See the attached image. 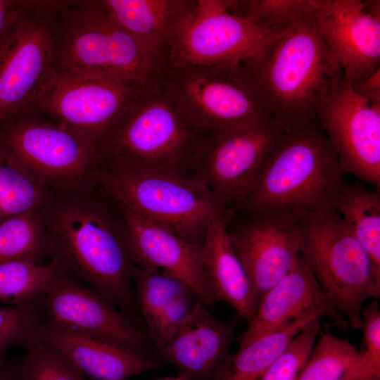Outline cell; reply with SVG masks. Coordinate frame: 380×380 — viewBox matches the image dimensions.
I'll return each mask as SVG.
<instances>
[{"instance_id":"obj_1","label":"cell","mask_w":380,"mask_h":380,"mask_svg":"<svg viewBox=\"0 0 380 380\" xmlns=\"http://www.w3.org/2000/svg\"><path fill=\"white\" fill-rule=\"evenodd\" d=\"M345 174L328 137L310 119L284 128L244 203L255 217L296 224L334 209Z\"/></svg>"},{"instance_id":"obj_2","label":"cell","mask_w":380,"mask_h":380,"mask_svg":"<svg viewBox=\"0 0 380 380\" xmlns=\"http://www.w3.org/2000/svg\"><path fill=\"white\" fill-rule=\"evenodd\" d=\"M42 213L61 267L115 306L130 309L134 264L123 222L85 191L56 197Z\"/></svg>"},{"instance_id":"obj_3","label":"cell","mask_w":380,"mask_h":380,"mask_svg":"<svg viewBox=\"0 0 380 380\" xmlns=\"http://www.w3.org/2000/svg\"><path fill=\"white\" fill-rule=\"evenodd\" d=\"M272 119L285 128L312 119L322 100L344 80L308 10H304L258 61L246 62Z\"/></svg>"},{"instance_id":"obj_4","label":"cell","mask_w":380,"mask_h":380,"mask_svg":"<svg viewBox=\"0 0 380 380\" xmlns=\"http://www.w3.org/2000/svg\"><path fill=\"white\" fill-rule=\"evenodd\" d=\"M206 134L191 122L160 77L101 139L103 165L182 172Z\"/></svg>"},{"instance_id":"obj_5","label":"cell","mask_w":380,"mask_h":380,"mask_svg":"<svg viewBox=\"0 0 380 380\" xmlns=\"http://www.w3.org/2000/svg\"><path fill=\"white\" fill-rule=\"evenodd\" d=\"M94 183L120 208L194 241L202 242L210 222L227 215L201 179L181 171L103 165Z\"/></svg>"},{"instance_id":"obj_6","label":"cell","mask_w":380,"mask_h":380,"mask_svg":"<svg viewBox=\"0 0 380 380\" xmlns=\"http://www.w3.org/2000/svg\"><path fill=\"white\" fill-rule=\"evenodd\" d=\"M298 229L303 260L349 327L361 329L365 303L380 297L366 251L334 209L305 216Z\"/></svg>"},{"instance_id":"obj_7","label":"cell","mask_w":380,"mask_h":380,"mask_svg":"<svg viewBox=\"0 0 380 380\" xmlns=\"http://www.w3.org/2000/svg\"><path fill=\"white\" fill-rule=\"evenodd\" d=\"M161 78L194 125L205 134L274 121L246 63L166 66Z\"/></svg>"},{"instance_id":"obj_8","label":"cell","mask_w":380,"mask_h":380,"mask_svg":"<svg viewBox=\"0 0 380 380\" xmlns=\"http://www.w3.org/2000/svg\"><path fill=\"white\" fill-rule=\"evenodd\" d=\"M67 4L56 68L100 74L146 84L165 66L141 43L111 20L93 1Z\"/></svg>"},{"instance_id":"obj_9","label":"cell","mask_w":380,"mask_h":380,"mask_svg":"<svg viewBox=\"0 0 380 380\" xmlns=\"http://www.w3.org/2000/svg\"><path fill=\"white\" fill-rule=\"evenodd\" d=\"M0 148L63 194L87 191L102 165L91 139L34 110L0 127Z\"/></svg>"},{"instance_id":"obj_10","label":"cell","mask_w":380,"mask_h":380,"mask_svg":"<svg viewBox=\"0 0 380 380\" xmlns=\"http://www.w3.org/2000/svg\"><path fill=\"white\" fill-rule=\"evenodd\" d=\"M153 82L142 84L117 77L56 68L43 84L30 110L85 135L98 147L101 139Z\"/></svg>"},{"instance_id":"obj_11","label":"cell","mask_w":380,"mask_h":380,"mask_svg":"<svg viewBox=\"0 0 380 380\" xmlns=\"http://www.w3.org/2000/svg\"><path fill=\"white\" fill-rule=\"evenodd\" d=\"M63 2L39 1L0 44V127L30 112L56 68L58 36L53 14Z\"/></svg>"},{"instance_id":"obj_12","label":"cell","mask_w":380,"mask_h":380,"mask_svg":"<svg viewBox=\"0 0 380 380\" xmlns=\"http://www.w3.org/2000/svg\"><path fill=\"white\" fill-rule=\"evenodd\" d=\"M228 0H196L167 66H214L258 61L283 32L231 13Z\"/></svg>"},{"instance_id":"obj_13","label":"cell","mask_w":380,"mask_h":380,"mask_svg":"<svg viewBox=\"0 0 380 380\" xmlns=\"http://www.w3.org/2000/svg\"><path fill=\"white\" fill-rule=\"evenodd\" d=\"M279 122L244 125L206 134L191 164L224 209L255 190L266 159L284 129Z\"/></svg>"},{"instance_id":"obj_14","label":"cell","mask_w":380,"mask_h":380,"mask_svg":"<svg viewBox=\"0 0 380 380\" xmlns=\"http://www.w3.org/2000/svg\"><path fill=\"white\" fill-rule=\"evenodd\" d=\"M35 303L43 322L147 355L146 336L116 306L61 267Z\"/></svg>"},{"instance_id":"obj_15","label":"cell","mask_w":380,"mask_h":380,"mask_svg":"<svg viewBox=\"0 0 380 380\" xmlns=\"http://www.w3.org/2000/svg\"><path fill=\"white\" fill-rule=\"evenodd\" d=\"M312 119L345 172L380 187V104H369L343 80L319 103Z\"/></svg>"},{"instance_id":"obj_16","label":"cell","mask_w":380,"mask_h":380,"mask_svg":"<svg viewBox=\"0 0 380 380\" xmlns=\"http://www.w3.org/2000/svg\"><path fill=\"white\" fill-rule=\"evenodd\" d=\"M307 7L346 82H360L379 68L380 15L366 1L307 0Z\"/></svg>"},{"instance_id":"obj_17","label":"cell","mask_w":380,"mask_h":380,"mask_svg":"<svg viewBox=\"0 0 380 380\" xmlns=\"http://www.w3.org/2000/svg\"><path fill=\"white\" fill-rule=\"evenodd\" d=\"M127 248L134 265L155 269L186 283L207 306L216 303L206 281L202 242L120 208Z\"/></svg>"},{"instance_id":"obj_18","label":"cell","mask_w":380,"mask_h":380,"mask_svg":"<svg viewBox=\"0 0 380 380\" xmlns=\"http://www.w3.org/2000/svg\"><path fill=\"white\" fill-rule=\"evenodd\" d=\"M322 317L341 329L350 328L300 255L290 272L260 300L248 327L236 338L239 348L297 320Z\"/></svg>"},{"instance_id":"obj_19","label":"cell","mask_w":380,"mask_h":380,"mask_svg":"<svg viewBox=\"0 0 380 380\" xmlns=\"http://www.w3.org/2000/svg\"><path fill=\"white\" fill-rule=\"evenodd\" d=\"M229 233L259 304L300 256L298 223L255 217Z\"/></svg>"},{"instance_id":"obj_20","label":"cell","mask_w":380,"mask_h":380,"mask_svg":"<svg viewBox=\"0 0 380 380\" xmlns=\"http://www.w3.org/2000/svg\"><path fill=\"white\" fill-rule=\"evenodd\" d=\"M198 300L171 339L157 348V360L173 365L189 380H214L234 340V322L216 318Z\"/></svg>"},{"instance_id":"obj_21","label":"cell","mask_w":380,"mask_h":380,"mask_svg":"<svg viewBox=\"0 0 380 380\" xmlns=\"http://www.w3.org/2000/svg\"><path fill=\"white\" fill-rule=\"evenodd\" d=\"M34 339L61 352L89 380H127L160 365L156 359L121 345L43 322Z\"/></svg>"},{"instance_id":"obj_22","label":"cell","mask_w":380,"mask_h":380,"mask_svg":"<svg viewBox=\"0 0 380 380\" xmlns=\"http://www.w3.org/2000/svg\"><path fill=\"white\" fill-rule=\"evenodd\" d=\"M94 4L165 67L196 0H99Z\"/></svg>"},{"instance_id":"obj_23","label":"cell","mask_w":380,"mask_h":380,"mask_svg":"<svg viewBox=\"0 0 380 380\" xmlns=\"http://www.w3.org/2000/svg\"><path fill=\"white\" fill-rule=\"evenodd\" d=\"M227 217L221 215L215 218L203 238L205 276L216 303L228 304L240 317L249 322L258 302L233 246Z\"/></svg>"},{"instance_id":"obj_24","label":"cell","mask_w":380,"mask_h":380,"mask_svg":"<svg viewBox=\"0 0 380 380\" xmlns=\"http://www.w3.org/2000/svg\"><path fill=\"white\" fill-rule=\"evenodd\" d=\"M336 210L366 251L380 278V195L359 183H345L334 203Z\"/></svg>"},{"instance_id":"obj_25","label":"cell","mask_w":380,"mask_h":380,"mask_svg":"<svg viewBox=\"0 0 380 380\" xmlns=\"http://www.w3.org/2000/svg\"><path fill=\"white\" fill-rule=\"evenodd\" d=\"M317 319L297 320L239 348L235 353L227 355L214 380H260L294 336L308 324Z\"/></svg>"},{"instance_id":"obj_26","label":"cell","mask_w":380,"mask_h":380,"mask_svg":"<svg viewBox=\"0 0 380 380\" xmlns=\"http://www.w3.org/2000/svg\"><path fill=\"white\" fill-rule=\"evenodd\" d=\"M53 258V244L42 212L14 215L0 222V263L44 264Z\"/></svg>"},{"instance_id":"obj_27","label":"cell","mask_w":380,"mask_h":380,"mask_svg":"<svg viewBox=\"0 0 380 380\" xmlns=\"http://www.w3.org/2000/svg\"><path fill=\"white\" fill-rule=\"evenodd\" d=\"M53 191L0 148L2 220L30 212H42L56 198Z\"/></svg>"},{"instance_id":"obj_28","label":"cell","mask_w":380,"mask_h":380,"mask_svg":"<svg viewBox=\"0 0 380 380\" xmlns=\"http://www.w3.org/2000/svg\"><path fill=\"white\" fill-rule=\"evenodd\" d=\"M378 379V378H377ZM360 350L329 329L322 333L296 380H368Z\"/></svg>"},{"instance_id":"obj_29","label":"cell","mask_w":380,"mask_h":380,"mask_svg":"<svg viewBox=\"0 0 380 380\" xmlns=\"http://www.w3.org/2000/svg\"><path fill=\"white\" fill-rule=\"evenodd\" d=\"M60 267L56 258L44 264L22 261L0 263V305L34 303Z\"/></svg>"},{"instance_id":"obj_30","label":"cell","mask_w":380,"mask_h":380,"mask_svg":"<svg viewBox=\"0 0 380 380\" xmlns=\"http://www.w3.org/2000/svg\"><path fill=\"white\" fill-rule=\"evenodd\" d=\"M132 280L136 285L140 310L147 327L174 299L194 292L186 283L173 276L134 265L132 270Z\"/></svg>"},{"instance_id":"obj_31","label":"cell","mask_w":380,"mask_h":380,"mask_svg":"<svg viewBox=\"0 0 380 380\" xmlns=\"http://www.w3.org/2000/svg\"><path fill=\"white\" fill-rule=\"evenodd\" d=\"M24 354L14 361L20 380H89L61 352L37 339L23 345Z\"/></svg>"},{"instance_id":"obj_32","label":"cell","mask_w":380,"mask_h":380,"mask_svg":"<svg viewBox=\"0 0 380 380\" xmlns=\"http://www.w3.org/2000/svg\"><path fill=\"white\" fill-rule=\"evenodd\" d=\"M306 4L307 0H229L228 10L259 27L282 32Z\"/></svg>"},{"instance_id":"obj_33","label":"cell","mask_w":380,"mask_h":380,"mask_svg":"<svg viewBox=\"0 0 380 380\" xmlns=\"http://www.w3.org/2000/svg\"><path fill=\"white\" fill-rule=\"evenodd\" d=\"M320 319L305 326L273 362L260 380H296L321 331Z\"/></svg>"},{"instance_id":"obj_34","label":"cell","mask_w":380,"mask_h":380,"mask_svg":"<svg viewBox=\"0 0 380 380\" xmlns=\"http://www.w3.org/2000/svg\"><path fill=\"white\" fill-rule=\"evenodd\" d=\"M34 303L26 305H0V357L12 346L34 339L41 323Z\"/></svg>"},{"instance_id":"obj_35","label":"cell","mask_w":380,"mask_h":380,"mask_svg":"<svg viewBox=\"0 0 380 380\" xmlns=\"http://www.w3.org/2000/svg\"><path fill=\"white\" fill-rule=\"evenodd\" d=\"M194 292L181 295L169 303L147 327L148 335L156 348L167 343L191 312L197 300Z\"/></svg>"},{"instance_id":"obj_36","label":"cell","mask_w":380,"mask_h":380,"mask_svg":"<svg viewBox=\"0 0 380 380\" xmlns=\"http://www.w3.org/2000/svg\"><path fill=\"white\" fill-rule=\"evenodd\" d=\"M362 367L371 379L380 378V309L376 300L362 310Z\"/></svg>"},{"instance_id":"obj_37","label":"cell","mask_w":380,"mask_h":380,"mask_svg":"<svg viewBox=\"0 0 380 380\" xmlns=\"http://www.w3.org/2000/svg\"><path fill=\"white\" fill-rule=\"evenodd\" d=\"M39 1L0 0V44L11 27Z\"/></svg>"},{"instance_id":"obj_38","label":"cell","mask_w":380,"mask_h":380,"mask_svg":"<svg viewBox=\"0 0 380 380\" xmlns=\"http://www.w3.org/2000/svg\"><path fill=\"white\" fill-rule=\"evenodd\" d=\"M350 85L369 104H380V68L364 80Z\"/></svg>"},{"instance_id":"obj_39","label":"cell","mask_w":380,"mask_h":380,"mask_svg":"<svg viewBox=\"0 0 380 380\" xmlns=\"http://www.w3.org/2000/svg\"><path fill=\"white\" fill-rule=\"evenodd\" d=\"M0 380H20L14 361L0 357Z\"/></svg>"},{"instance_id":"obj_40","label":"cell","mask_w":380,"mask_h":380,"mask_svg":"<svg viewBox=\"0 0 380 380\" xmlns=\"http://www.w3.org/2000/svg\"><path fill=\"white\" fill-rule=\"evenodd\" d=\"M155 380H189V379L185 376L178 374L176 376H167V377L160 378V379H155Z\"/></svg>"},{"instance_id":"obj_41","label":"cell","mask_w":380,"mask_h":380,"mask_svg":"<svg viewBox=\"0 0 380 380\" xmlns=\"http://www.w3.org/2000/svg\"><path fill=\"white\" fill-rule=\"evenodd\" d=\"M2 220V216H1V210H0V222Z\"/></svg>"},{"instance_id":"obj_42","label":"cell","mask_w":380,"mask_h":380,"mask_svg":"<svg viewBox=\"0 0 380 380\" xmlns=\"http://www.w3.org/2000/svg\"><path fill=\"white\" fill-rule=\"evenodd\" d=\"M369 380H380V378H378V379H369Z\"/></svg>"},{"instance_id":"obj_43","label":"cell","mask_w":380,"mask_h":380,"mask_svg":"<svg viewBox=\"0 0 380 380\" xmlns=\"http://www.w3.org/2000/svg\"><path fill=\"white\" fill-rule=\"evenodd\" d=\"M369 380V379H368Z\"/></svg>"}]
</instances>
